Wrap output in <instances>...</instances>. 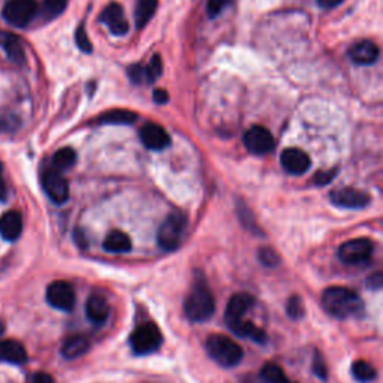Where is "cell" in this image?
Returning a JSON list of instances; mask_svg holds the SVG:
<instances>
[{
    "label": "cell",
    "mask_w": 383,
    "mask_h": 383,
    "mask_svg": "<svg viewBox=\"0 0 383 383\" xmlns=\"http://www.w3.org/2000/svg\"><path fill=\"white\" fill-rule=\"evenodd\" d=\"M286 311L292 319H301L304 316V306H303V299L299 296H292L289 301H287Z\"/></svg>",
    "instance_id": "f546056e"
},
{
    "label": "cell",
    "mask_w": 383,
    "mask_h": 383,
    "mask_svg": "<svg viewBox=\"0 0 383 383\" xmlns=\"http://www.w3.org/2000/svg\"><path fill=\"white\" fill-rule=\"evenodd\" d=\"M0 361L24 364L27 361V352L24 346L15 340H0Z\"/></svg>",
    "instance_id": "ac0fdd59"
},
{
    "label": "cell",
    "mask_w": 383,
    "mask_h": 383,
    "mask_svg": "<svg viewBox=\"0 0 383 383\" xmlns=\"http://www.w3.org/2000/svg\"><path fill=\"white\" fill-rule=\"evenodd\" d=\"M139 137L144 146L154 151H161L170 146V135L168 132L156 123H147L139 132Z\"/></svg>",
    "instance_id": "9a60e30c"
},
{
    "label": "cell",
    "mask_w": 383,
    "mask_h": 383,
    "mask_svg": "<svg viewBox=\"0 0 383 383\" xmlns=\"http://www.w3.org/2000/svg\"><path fill=\"white\" fill-rule=\"evenodd\" d=\"M335 172H337L335 170H331V171H320V172H318L316 177H315V183L319 184V186L328 184V183L331 182V180H332L335 175H337Z\"/></svg>",
    "instance_id": "d590c367"
},
{
    "label": "cell",
    "mask_w": 383,
    "mask_h": 383,
    "mask_svg": "<svg viewBox=\"0 0 383 383\" xmlns=\"http://www.w3.org/2000/svg\"><path fill=\"white\" fill-rule=\"evenodd\" d=\"M341 2H343V0H318L319 6L325 8V9H331V8L339 6Z\"/></svg>",
    "instance_id": "ab89813d"
},
{
    "label": "cell",
    "mask_w": 383,
    "mask_h": 383,
    "mask_svg": "<svg viewBox=\"0 0 383 383\" xmlns=\"http://www.w3.org/2000/svg\"><path fill=\"white\" fill-rule=\"evenodd\" d=\"M68 0H44L42 14L46 20H53L58 17L66 9Z\"/></svg>",
    "instance_id": "83f0119b"
},
{
    "label": "cell",
    "mask_w": 383,
    "mask_h": 383,
    "mask_svg": "<svg viewBox=\"0 0 383 383\" xmlns=\"http://www.w3.org/2000/svg\"><path fill=\"white\" fill-rule=\"evenodd\" d=\"M103 249L110 253H127L132 249V241L127 234L122 231H111L103 239Z\"/></svg>",
    "instance_id": "44dd1931"
},
{
    "label": "cell",
    "mask_w": 383,
    "mask_h": 383,
    "mask_svg": "<svg viewBox=\"0 0 383 383\" xmlns=\"http://www.w3.org/2000/svg\"><path fill=\"white\" fill-rule=\"evenodd\" d=\"M214 310L215 301L210 287L202 280L195 282L184 301L187 319L192 322H203L213 316Z\"/></svg>",
    "instance_id": "7a4b0ae2"
},
{
    "label": "cell",
    "mask_w": 383,
    "mask_h": 383,
    "mask_svg": "<svg viewBox=\"0 0 383 383\" xmlns=\"http://www.w3.org/2000/svg\"><path fill=\"white\" fill-rule=\"evenodd\" d=\"M46 301L54 308L62 311H70L75 307V292L68 282H53L46 289Z\"/></svg>",
    "instance_id": "9c48e42d"
},
{
    "label": "cell",
    "mask_w": 383,
    "mask_h": 383,
    "mask_svg": "<svg viewBox=\"0 0 383 383\" xmlns=\"http://www.w3.org/2000/svg\"><path fill=\"white\" fill-rule=\"evenodd\" d=\"M5 332V325H4V322H0V334H4Z\"/></svg>",
    "instance_id": "b9f144b4"
},
{
    "label": "cell",
    "mask_w": 383,
    "mask_h": 383,
    "mask_svg": "<svg viewBox=\"0 0 383 383\" xmlns=\"http://www.w3.org/2000/svg\"><path fill=\"white\" fill-rule=\"evenodd\" d=\"M32 383H54V379L46 373H38V375L33 376Z\"/></svg>",
    "instance_id": "f35d334b"
},
{
    "label": "cell",
    "mask_w": 383,
    "mask_h": 383,
    "mask_svg": "<svg viewBox=\"0 0 383 383\" xmlns=\"http://www.w3.org/2000/svg\"><path fill=\"white\" fill-rule=\"evenodd\" d=\"M186 226H187V218L183 213H178V211L171 213L159 227V234H158L159 246L166 251L175 250L180 246V243H182Z\"/></svg>",
    "instance_id": "5b68a950"
},
{
    "label": "cell",
    "mask_w": 383,
    "mask_h": 383,
    "mask_svg": "<svg viewBox=\"0 0 383 383\" xmlns=\"http://www.w3.org/2000/svg\"><path fill=\"white\" fill-rule=\"evenodd\" d=\"M231 2H232V0H208V5H207L208 15L211 18H215L219 14H222V11L226 6H230Z\"/></svg>",
    "instance_id": "836d02e7"
},
{
    "label": "cell",
    "mask_w": 383,
    "mask_h": 383,
    "mask_svg": "<svg viewBox=\"0 0 383 383\" xmlns=\"http://www.w3.org/2000/svg\"><path fill=\"white\" fill-rule=\"evenodd\" d=\"M313 371L316 373V376L322 380H327L328 377V370L325 365V361H323V358L319 352L315 353V361H313Z\"/></svg>",
    "instance_id": "e575fe53"
},
{
    "label": "cell",
    "mask_w": 383,
    "mask_h": 383,
    "mask_svg": "<svg viewBox=\"0 0 383 383\" xmlns=\"http://www.w3.org/2000/svg\"><path fill=\"white\" fill-rule=\"evenodd\" d=\"M129 78L130 81H134L137 84H141V82H149V74H147V66H142V65H132L129 68Z\"/></svg>",
    "instance_id": "4dcf8cb0"
},
{
    "label": "cell",
    "mask_w": 383,
    "mask_h": 383,
    "mask_svg": "<svg viewBox=\"0 0 383 383\" xmlns=\"http://www.w3.org/2000/svg\"><path fill=\"white\" fill-rule=\"evenodd\" d=\"M90 349V340L82 337V335H74L68 339L62 346V355L66 359H77L87 353Z\"/></svg>",
    "instance_id": "7402d4cb"
},
{
    "label": "cell",
    "mask_w": 383,
    "mask_h": 383,
    "mask_svg": "<svg viewBox=\"0 0 383 383\" xmlns=\"http://www.w3.org/2000/svg\"><path fill=\"white\" fill-rule=\"evenodd\" d=\"M36 14L34 0H8L4 8L5 20L14 27H24Z\"/></svg>",
    "instance_id": "ba28073f"
},
{
    "label": "cell",
    "mask_w": 383,
    "mask_h": 383,
    "mask_svg": "<svg viewBox=\"0 0 383 383\" xmlns=\"http://www.w3.org/2000/svg\"><path fill=\"white\" fill-rule=\"evenodd\" d=\"M259 260H260L262 265H265V267H277L279 262H280V258L277 255V251H275L274 249L262 247L259 250Z\"/></svg>",
    "instance_id": "f1b7e54d"
},
{
    "label": "cell",
    "mask_w": 383,
    "mask_h": 383,
    "mask_svg": "<svg viewBox=\"0 0 383 383\" xmlns=\"http://www.w3.org/2000/svg\"><path fill=\"white\" fill-rule=\"evenodd\" d=\"M75 39H77V45L80 46V50H81V51H84V53H92L93 46H92V42H90V39H89L87 32H86V29H84V26H80V27L77 29Z\"/></svg>",
    "instance_id": "d6a6232c"
},
{
    "label": "cell",
    "mask_w": 383,
    "mask_h": 383,
    "mask_svg": "<svg viewBox=\"0 0 383 383\" xmlns=\"http://www.w3.org/2000/svg\"><path fill=\"white\" fill-rule=\"evenodd\" d=\"M158 2L159 0H138L135 9V21L138 29L147 26V23L154 15L156 9H158Z\"/></svg>",
    "instance_id": "cb8c5ba5"
},
{
    "label": "cell",
    "mask_w": 383,
    "mask_h": 383,
    "mask_svg": "<svg viewBox=\"0 0 383 383\" xmlns=\"http://www.w3.org/2000/svg\"><path fill=\"white\" fill-rule=\"evenodd\" d=\"M134 122H137V114L127 110H111L98 118V123L102 125H132Z\"/></svg>",
    "instance_id": "603a6c76"
},
{
    "label": "cell",
    "mask_w": 383,
    "mask_h": 383,
    "mask_svg": "<svg viewBox=\"0 0 383 383\" xmlns=\"http://www.w3.org/2000/svg\"><path fill=\"white\" fill-rule=\"evenodd\" d=\"M86 313L94 325H103L110 318V304L102 294H92L87 299Z\"/></svg>",
    "instance_id": "e0dca14e"
},
{
    "label": "cell",
    "mask_w": 383,
    "mask_h": 383,
    "mask_svg": "<svg viewBox=\"0 0 383 383\" xmlns=\"http://www.w3.org/2000/svg\"><path fill=\"white\" fill-rule=\"evenodd\" d=\"M0 46L6 51V56L11 62H14L15 65H23L24 62H26L23 45L17 36L9 34V33H0Z\"/></svg>",
    "instance_id": "ffe728a7"
},
{
    "label": "cell",
    "mask_w": 383,
    "mask_h": 383,
    "mask_svg": "<svg viewBox=\"0 0 383 383\" xmlns=\"http://www.w3.org/2000/svg\"><path fill=\"white\" fill-rule=\"evenodd\" d=\"M44 190L53 202L65 203L69 198V186L60 171L50 170L44 174Z\"/></svg>",
    "instance_id": "7c38bea8"
},
{
    "label": "cell",
    "mask_w": 383,
    "mask_h": 383,
    "mask_svg": "<svg viewBox=\"0 0 383 383\" xmlns=\"http://www.w3.org/2000/svg\"><path fill=\"white\" fill-rule=\"evenodd\" d=\"M206 349L213 361L226 368L238 365L244 356L243 347L222 334L210 335L206 341Z\"/></svg>",
    "instance_id": "3957f363"
},
{
    "label": "cell",
    "mask_w": 383,
    "mask_h": 383,
    "mask_svg": "<svg viewBox=\"0 0 383 383\" xmlns=\"http://www.w3.org/2000/svg\"><path fill=\"white\" fill-rule=\"evenodd\" d=\"M77 162V153L72 149H62L58 150L54 158H53V163L56 166V171H65L69 170L75 165Z\"/></svg>",
    "instance_id": "4316f807"
},
{
    "label": "cell",
    "mask_w": 383,
    "mask_h": 383,
    "mask_svg": "<svg viewBox=\"0 0 383 383\" xmlns=\"http://www.w3.org/2000/svg\"><path fill=\"white\" fill-rule=\"evenodd\" d=\"M244 144L250 153L267 154L274 149V137L271 132L262 126H253L244 135Z\"/></svg>",
    "instance_id": "8fae6325"
},
{
    "label": "cell",
    "mask_w": 383,
    "mask_h": 383,
    "mask_svg": "<svg viewBox=\"0 0 383 383\" xmlns=\"http://www.w3.org/2000/svg\"><path fill=\"white\" fill-rule=\"evenodd\" d=\"M147 74H149V82L158 80L159 75L162 74V58L159 54L153 56L151 62L147 65Z\"/></svg>",
    "instance_id": "1f68e13d"
},
{
    "label": "cell",
    "mask_w": 383,
    "mask_h": 383,
    "mask_svg": "<svg viewBox=\"0 0 383 383\" xmlns=\"http://www.w3.org/2000/svg\"><path fill=\"white\" fill-rule=\"evenodd\" d=\"M101 21L106 24L113 34L122 36L129 32V21L125 15L123 6L118 4H110L101 14Z\"/></svg>",
    "instance_id": "4fadbf2b"
},
{
    "label": "cell",
    "mask_w": 383,
    "mask_h": 383,
    "mask_svg": "<svg viewBox=\"0 0 383 383\" xmlns=\"http://www.w3.org/2000/svg\"><path fill=\"white\" fill-rule=\"evenodd\" d=\"M253 304H255V298L246 292L235 294L230 299V303H227L226 311H225V320H226V325L230 327L232 332H237V329L246 322L244 318L249 313V310L253 307Z\"/></svg>",
    "instance_id": "8992f818"
},
{
    "label": "cell",
    "mask_w": 383,
    "mask_h": 383,
    "mask_svg": "<svg viewBox=\"0 0 383 383\" xmlns=\"http://www.w3.org/2000/svg\"><path fill=\"white\" fill-rule=\"evenodd\" d=\"M280 162L283 170L292 175H301L307 172L311 165L308 154L299 149H286L280 156Z\"/></svg>",
    "instance_id": "5bb4252c"
},
{
    "label": "cell",
    "mask_w": 383,
    "mask_h": 383,
    "mask_svg": "<svg viewBox=\"0 0 383 383\" xmlns=\"http://www.w3.org/2000/svg\"><path fill=\"white\" fill-rule=\"evenodd\" d=\"M23 231V219L18 211H8L0 218V235L8 241H14Z\"/></svg>",
    "instance_id": "d6986e66"
},
{
    "label": "cell",
    "mask_w": 383,
    "mask_h": 383,
    "mask_svg": "<svg viewBox=\"0 0 383 383\" xmlns=\"http://www.w3.org/2000/svg\"><path fill=\"white\" fill-rule=\"evenodd\" d=\"M153 99H154L156 103L163 105V103L168 102V99H170V94H168L165 90L159 89V90H156V92L153 93Z\"/></svg>",
    "instance_id": "74e56055"
},
{
    "label": "cell",
    "mask_w": 383,
    "mask_h": 383,
    "mask_svg": "<svg viewBox=\"0 0 383 383\" xmlns=\"http://www.w3.org/2000/svg\"><path fill=\"white\" fill-rule=\"evenodd\" d=\"M382 284H383L382 272H376V274H373V275H371V277L367 280V286L370 287V289H375V291H377V289H380Z\"/></svg>",
    "instance_id": "8d00e7d4"
},
{
    "label": "cell",
    "mask_w": 383,
    "mask_h": 383,
    "mask_svg": "<svg viewBox=\"0 0 383 383\" xmlns=\"http://www.w3.org/2000/svg\"><path fill=\"white\" fill-rule=\"evenodd\" d=\"M8 198V187L4 182V177H2V166H0V201H6Z\"/></svg>",
    "instance_id": "60d3db41"
},
{
    "label": "cell",
    "mask_w": 383,
    "mask_h": 383,
    "mask_svg": "<svg viewBox=\"0 0 383 383\" xmlns=\"http://www.w3.org/2000/svg\"><path fill=\"white\" fill-rule=\"evenodd\" d=\"M352 375L358 382L368 383L377 377V371L370 363L358 359V361H355L352 365Z\"/></svg>",
    "instance_id": "484cf974"
},
{
    "label": "cell",
    "mask_w": 383,
    "mask_h": 383,
    "mask_svg": "<svg viewBox=\"0 0 383 383\" xmlns=\"http://www.w3.org/2000/svg\"><path fill=\"white\" fill-rule=\"evenodd\" d=\"M379 54H380L379 46L371 41L356 42L355 45L351 46L349 50L351 60L355 65H359V66H368V65L376 63Z\"/></svg>",
    "instance_id": "2e32d148"
},
{
    "label": "cell",
    "mask_w": 383,
    "mask_h": 383,
    "mask_svg": "<svg viewBox=\"0 0 383 383\" xmlns=\"http://www.w3.org/2000/svg\"><path fill=\"white\" fill-rule=\"evenodd\" d=\"M260 376L267 383H296L284 375V371L280 365L272 363H268L262 367Z\"/></svg>",
    "instance_id": "d4e9b609"
},
{
    "label": "cell",
    "mask_w": 383,
    "mask_h": 383,
    "mask_svg": "<svg viewBox=\"0 0 383 383\" xmlns=\"http://www.w3.org/2000/svg\"><path fill=\"white\" fill-rule=\"evenodd\" d=\"M331 201L334 206L340 208H351V210H361L365 208L370 203V196L363 190L353 187H343L331 192Z\"/></svg>",
    "instance_id": "30bf717a"
},
{
    "label": "cell",
    "mask_w": 383,
    "mask_h": 383,
    "mask_svg": "<svg viewBox=\"0 0 383 383\" xmlns=\"http://www.w3.org/2000/svg\"><path fill=\"white\" fill-rule=\"evenodd\" d=\"M322 307L332 318L347 319L363 313L364 303L361 296L349 287L331 286L322 294Z\"/></svg>",
    "instance_id": "6da1fadb"
},
{
    "label": "cell",
    "mask_w": 383,
    "mask_h": 383,
    "mask_svg": "<svg viewBox=\"0 0 383 383\" xmlns=\"http://www.w3.org/2000/svg\"><path fill=\"white\" fill-rule=\"evenodd\" d=\"M373 249L368 238H355L340 246L339 258L347 265H363L373 255Z\"/></svg>",
    "instance_id": "52a82bcc"
},
{
    "label": "cell",
    "mask_w": 383,
    "mask_h": 383,
    "mask_svg": "<svg viewBox=\"0 0 383 383\" xmlns=\"http://www.w3.org/2000/svg\"><path fill=\"white\" fill-rule=\"evenodd\" d=\"M162 341H163L162 331L153 322L142 323V325H139L130 334L132 351L137 355H149L159 351Z\"/></svg>",
    "instance_id": "277c9868"
}]
</instances>
